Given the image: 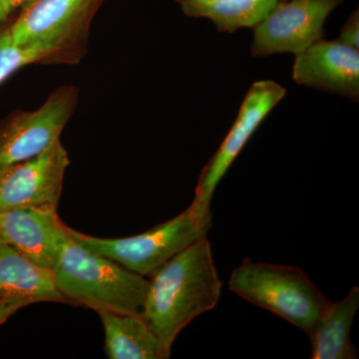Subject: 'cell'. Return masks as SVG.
I'll return each mask as SVG.
<instances>
[{"instance_id":"obj_1","label":"cell","mask_w":359,"mask_h":359,"mask_svg":"<svg viewBox=\"0 0 359 359\" xmlns=\"http://www.w3.org/2000/svg\"><path fill=\"white\" fill-rule=\"evenodd\" d=\"M144 320L171 354L182 330L218 304L222 283L207 237L181 250L149 276Z\"/></svg>"},{"instance_id":"obj_2","label":"cell","mask_w":359,"mask_h":359,"mask_svg":"<svg viewBox=\"0 0 359 359\" xmlns=\"http://www.w3.org/2000/svg\"><path fill=\"white\" fill-rule=\"evenodd\" d=\"M52 273L68 304H81L96 313H143L147 278L87 249L70 233Z\"/></svg>"},{"instance_id":"obj_3","label":"cell","mask_w":359,"mask_h":359,"mask_svg":"<svg viewBox=\"0 0 359 359\" xmlns=\"http://www.w3.org/2000/svg\"><path fill=\"white\" fill-rule=\"evenodd\" d=\"M105 0H25L7 26L18 46L48 50L52 65H78L88 49L90 29Z\"/></svg>"},{"instance_id":"obj_4","label":"cell","mask_w":359,"mask_h":359,"mask_svg":"<svg viewBox=\"0 0 359 359\" xmlns=\"http://www.w3.org/2000/svg\"><path fill=\"white\" fill-rule=\"evenodd\" d=\"M212 219L211 204L194 200L175 218L131 237L98 238L71 228L69 233L87 249L146 278L181 250L207 237Z\"/></svg>"},{"instance_id":"obj_5","label":"cell","mask_w":359,"mask_h":359,"mask_svg":"<svg viewBox=\"0 0 359 359\" xmlns=\"http://www.w3.org/2000/svg\"><path fill=\"white\" fill-rule=\"evenodd\" d=\"M229 287L306 334L330 302L301 268L255 263L249 259L233 269Z\"/></svg>"},{"instance_id":"obj_6","label":"cell","mask_w":359,"mask_h":359,"mask_svg":"<svg viewBox=\"0 0 359 359\" xmlns=\"http://www.w3.org/2000/svg\"><path fill=\"white\" fill-rule=\"evenodd\" d=\"M79 90L62 85L34 111H18L0 123V174L32 159L60 140L76 111Z\"/></svg>"},{"instance_id":"obj_7","label":"cell","mask_w":359,"mask_h":359,"mask_svg":"<svg viewBox=\"0 0 359 359\" xmlns=\"http://www.w3.org/2000/svg\"><path fill=\"white\" fill-rule=\"evenodd\" d=\"M342 0H285L254 28V57L297 54L325 35V22Z\"/></svg>"},{"instance_id":"obj_8","label":"cell","mask_w":359,"mask_h":359,"mask_svg":"<svg viewBox=\"0 0 359 359\" xmlns=\"http://www.w3.org/2000/svg\"><path fill=\"white\" fill-rule=\"evenodd\" d=\"M70 159L61 140L0 174V212L26 207L58 209Z\"/></svg>"},{"instance_id":"obj_9","label":"cell","mask_w":359,"mask_h":359,"mask_svg":"<svg viewBox=\"0 0 359 359\" xmlns=\"http://www.w3.org/2000/svg\"><path fill=\"white\" fill-rule=\"evenodd\" d=\"M287 90L271 80L255 82L245 95L233 126L207 165L195 191V201L211 204L221 180L259 125L285 96Z\"/></svg>"},{"instance_id":"obj_10","label":"cell","mask_w":359,"mask_h":359,"mask_svg":"<svg viewBox=\"0 0 359 359\" xmlns=\"http://www.w3.org/2000/svg\"><path fill=\"white\" fill-rule=\"evenodd\" d=\"M52 207H26L0 212V238L33 263L52 271L66 240L69 226Z\"/></svg>"},{"instance_id":"obj_11","label":"cell","mask_w":359,"mask_h":359,"mask_svg":"<svg viewBox=\"0 0 359 359\" xmlns=\"http://www.w3.org/2000/svg\"><path fill=\"white\" fill-rule=\"evenodd\" d=\"M292 78L297 84L339 94L358 102V50L339 40H318L295 54Z\"/></svg>"},{"instance_id":"obj_12","label":"cell","mask_w":359,"mask_h":359,"mask_svg":"<svg viewBox=\"0 0 359 359\" xmlns=\"http://www.w3.org/2000/svg\"><path fill=\"white\" fill-rule=\"evenodd\" d=\"M23 299L28 304H68L59 292L53 273L33 263L0 238V297Z\"/></svg>"},{"instance_id":"obj_13","label":"cell","mask_w":359,"mask_h":359,"mask_svg":"<svg viewBox=\"0 0 359 359\" xmlns=\"http://www.w3.org/2000/svg\"><path fill=\"white\" fill-rule=\"evenodd\" d=\"M110 359H167L171 356L141 314L98 311Z\"/></svg>"},{"instance_id":"obj_14","label":"cell","mask_w":359,"mask_h":359,"mask_svg":"<svg viewBox=\"0 0 359 359\" xmlns=\"http://www.w3.org/2000/svg\"><path fill=\"white\" fill-rule=\"evenodd\" d=\"M359 309V287H353L327 308L308 332L313 359H354L358 351L351 340V330Z\"/></svg>"},{"instance_id":"obj_15","label":"cell","mask_w":359,"mask_h":359,"mask_svg":"<svg viewBox=\"0 0 359 359\" xmlns=\"http://www.w3.org/2000/svg\"><path fill=\"white\" fill-rule=\"evenodd\" d=\"M189 18H208L219 32L233 33L255 28L278 4V0H176Z\"/></svg>"},{"instance_id":"obj_16","label":"cell","mask_w":359,"mask_h":359,"mask_svg":"<svg viewBox=\"0 0 359 359\" xmlns=\"http://www.w3.org/2000/svg\"><path fill=\"white\" fill-rule=\"evenodd\" d=\"M32 65H52L48 50L39 46H18L11 39L6 25L0 28V84L16 71Z\"/></svg>"},{"instance_id":"obj_17","label":"cell","mask_w":359,"mask_h":359,"mask_svg":"<svg viewBox=\"0 0 359 359\" xmlns=\"http://www.w3.org/2000/svg\"><path fill=\"white\" fill-rule=\"evenodd\" d=\"M359 13L358 11H354L348 20L342 26L340 30L339 41L342 43L348 45L354 49H358L359 46Z\"/></svg>"},{"instance_id":"obj_18","label":"cell","mask_w":359,"mask_h":359,"mask_svg":"<svg viewBox=\"0 0 359 359\" xmlns=\"http://www.w3.org/2000/svg\"><path fill=\"white\" fill-rule=\"evenodd\" d=\"M28 306L27 302L16 297H0V325H4L16 311Z\"/></svg>"},{"instance_id":"obj_19","label":"cell","mask_w":359,"mask_h":359,"mask_svg":"<svg viewBox=\"0 0 359 359\" xmlns=\"http://www.w3.org/2000/svg\"><path fill=\"white\" fill-rule=\"evenodd\" d=\"M25 0H0V28L8 23L11 16L20 9Z\"/></svg>"}]
</instances>
